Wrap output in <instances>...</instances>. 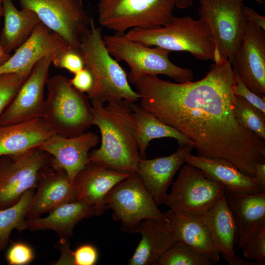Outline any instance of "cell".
<instances>
[{"label": "cell", "instance_id": "obj_14", "mask_svg": "<svg viewBox=\"0 0 265 265\" xmlns=\"http://www.w3.org/2000/svg\"><path fill=\"white\" fill-rule=\"evenodd\" d=\"M236 77L250 91L265 95V30L246 20L240 47L231 62Z\"/></svg>", "mask_w": 265, "mask_h": 265}, {"label": "cell", "instance_id": "obj_7", "mask_svg": "<svg viewBox=\"0 0 265 265\" xmlns=\"http://www.w3.org/2000/svg\"><path fill=\"white\" fill-rule=\"evenodd\" d=\"M176 0H99L98 22L115 34L132 28L153 29L170 22Z\"/></svg>", "mask_w": 265, "mask_h": 265}, {"label": "cell", "instance_id": "obj_6", "mask_svg": "<svg viewBox=\"0 0 265 265\" xmlns=\"http://www.w3.org/2000/svg\"><path fill=\"white\" fill-rule=\"evenodd\" d=\"M103 38L109 54L117 61H124L129 66L127 77L130 83L133 84L144 75H166L178 83L193 80L191 69L180 67L170 61V51L159 47L151 48L124 35H106Z\"/></svg>", "mask_w": 265, "mask_h": 265}, {"label": "cell", "instance_id": "obj_22", "mask_svg": "<svg viewBox=\"0 0 265 265\" xmlns=\"http://www.w3.org/2000/svg\"><path fill=\"white\" fill-rule=\"evenodd\" d=\"M186 162L202 170L213 181L224 186L226 191L236 194H257L265 191L254 176L247 175L230 162L188 154Z\"/></svg>", "mask_w": 265, "mask_h": 265}, {"label": "cell", "instance_id": "obj_16", "mask_svg": "<svg viewBox=\"0 0 265 265\" xmlns=\"http://www.w3.org/2000/svg\"><path fill=\"white\" fill-rule=\"evenodd\" d=\"M69 47L61 36L41 22L28 38L15 50L13 55L0 66V75L30 73L43 57L56 54Z\"/></svg>", "mask_w": 265, "mask_h": 265}, {"label": "cell", "instance_id": "obj_25", "mask_svg": "<svg viewBox=\"0 0 265 265\" xmlns=\"http://www.w3.org/2000/svg\"><path fill=\"white\" fill-rule=\"evenodd\" d=\"M225 194L237 227L236 251L241 249L252 234L265 226V191L252 194L226 191Z\"/></svg>", "mask_w": 265, "mask_h": 265}, {"label": "cell", "instance_id": "obj_20", "mask_svg": "<svg viewBox=\"0 0 265 265\" xmlns=\"http://www.w3.org/2000/svg\"><path fill=\"white\" fill-rule=\"evenodd\" d=\"M106 210L76 200L58 206L46 217L25 219L17 230H51L61 238L67 239L73 235V230L80 221L84 218L100 215Z\"/></svg>", "mask_w": 265, "mask_h": 265}, {"label": "cell", "instance_id": "obj_41", "mask_svg": "<svg viewBox=\"0 0 265 265\" xmlns=\"http://www.w3.org/2000/svg\"><path fill=\"white\" fill-rule=\"evenodd\" d=\"M254 177L260 185L265 189V162L255 164Z\"/></svg>", "mask_w": 265, "mask_h": 265}, {"label": "cell", "instance_id": "obj_27", "mask_svg": "<svg viewBox=\"0 0 265 265\" xmlns=\"http://www.w3.org/2000/svg\"><path fill=\"white\" fill-rule=\"evenodd\" d=\"M126 103L130 110L133 134L142 158H146V150L150 141L154 139L173 138L178 141L180 146L192 144L182 133L161 121L140 105L135 103Z\"/></svg>", "mask_w": 265, "mask_h": 265}, {"label": "cell", "instance_id": "obj_8", "mask_svg": "<svg viewBox=\"0 0 265 265\" xmlns=\"http://www.w3.org/2000/svg\"><path fill=\"white\" fill-rule=\"evenodd\" d=\"M200 18L208 25L214 44V62L231 63L239 49L245 31V0H198Z\"/></svg>", "mask_w": 265, "mask_h": 265}, {"label": "cell", "instance_id": "obj_44", "mask_svg": "<svg viewBox=\"0 0 265 265\" xmlns=\"http://www.w3.org/2000/svg\"><path fill=\"white\" fill-rule=\"evenodd\" d=\"M3 16L2 0H0V18Z\"/></svg>", "mask_w": 265, "mask_h": 265}, {"label": "cell", "instance_id": "obj_5", "mask_svg": "<svg viewBox=\"0 0 265 265\" xmlns=\"http://www.w3.org/2000/svg\"><path fill=\"white\" fill-rule=\"evenodd\" d=\"M127 38L146 46L170 51H184L204 61H214V42L208 24L201 18L173 17L166 25L153 29L134 28L125 33Z\"/></svg>", "mask_w": 265, "mask_h": 265}, {"label": "cell", "instance_id": "obj_39", "mask_svg": "<svg viewBox=\"0 0 265 265\" xmlns=\"http://www.w3.org/2000/svg\"><path fill=\"white\" fill-rule=\"evenodd\" d=\"M243 13L246 20L265 30V17L256 12L252 8L244 6Z\"/></svg>", "mask_w": 265, "mask_h": 265}, {"label": "cell", "instance_id": "obj_21", "mask_svg": "<svg viewBox=\"0 0 265 265\" xmlns=\"http://www.w3.org/2000/svg\"><path fill=\"white\" fill-rule=\"evenodd\" d=\"M131 175L90 161L74 179L77 200L106 209L105 199L107 194Z\"/></svg>", "mask_w": 265, "mask_h": 265}, {"label": "cell", "instance_id": "obj_33", "mask_svg": "<svg viewBox=\"0 0 265 265\" xmlns=\"http://www.w3.org/2000/svg\"><path fill=\"white\" fill-rule=\"evenodd\" d=\"M52 64L56 68L65 69L73 74L85 67L80 51L70 46L55 54Z\"/></svg>", "mask_w": 265, "mask_h": 265}, {"label": "cell", "instance_id": "obj_35", "mask_svg": "<svg viewBox=\"0 0 265 265\" xmlns=\"http://www.w3.org/2000/svg\"><path fill=\"white\" fill-rule=\"evenodd\" d=\"M10 265H25L34 259L32 248L23 242H15L9 248L6 256Z\"/></svg>", "mask_w": 265, "mask_h": 265}, {"label": "cell", "instance_id": "obj_10", "mask_svg": "<svg viewBox=\"0 0 265 265\" xmlns=\"http://www.w3.org/2000/svg\"><path fill=\"white\" fill-rule=\"evenodd\" d=\"M21 8L33 10L41 22L79 50L89 32L92 17L82 0H18Z\"/></svg>", "mask_w": 265, "mask_h": 265}, {"label": "cell", "instance_id": "obj_31", "mask_svg": "<svg viewBox=\"0 0 265 265\" xmlns=\"http://www.w3.org/2000/svg\"><path fill=\"white\" fill-rule=\"evenodd\" d=\"M208 257L183 243L176 242L159 259L156 265H212Z\"/></svg>", "mask_w": 265, "mask_h": 265}, {"label": "cell", "instance_id": "obj_29", "mask_svg": "<svg viewBox=\"0 0 265 265\" xmlns=\"http://www.w3.org/2000/svg\"><path fill=\"white\" fill-rule=\"evenodd\" d=\"M34 189L26 191L14 205L0 209V251L6 249L12 230L18 229L24 220L34 193Z\"/></svg>", "mask_w": 265, "mask_h": 265}, {"label": "cell", "instance_id": "obj_4", "mask_svg": "<svg viewBox=\"0 0 265 265\" xmlns=\"http://www.w3.org/2000/svg\"><path fill=\"white\" fill-rule=\"evenodd\" d=\"M41 120L53 134L74 137L92 125V106L87 95L76 89L70 79L60 74L48 78Z\"/></svg>", "mask_w": 265, "mask_h": 265}, {"label": "cell", "instance_id": "obj_45", "mask_svg": "<svg viewBox=\"0 0 265 265\" xmlns=\"http://www.w3.org/2000/svg\"><path fill=\"white\" fill-rule=\"evenodd\" d=\"M255 0L258 3H259L261 6L263 5V4L264 3V2L263 0Z\"/></svg>", "mask_w": 265, "mask_h": 265}, {"label": "cell", "instance_id": "obj_36", "mask_svg": "<svg viewBox=\"0 0 265 265\" xmlns=\"http://www.w3.org/2000/svg\"><path fill=\"white\" fill-rule=\"evenodd\" d=\"M236 81L233 87L234 95L240 97L265 114V96H259L248 89L236 77Z\"/></svg>", "mask_w": 265, "mask_h": 265}, {"label": "cell", "instance_id": "obj_13", "mask_svg": "<svg viewBox=\"0 0 265 265\" xmlns=\"http://www.w3.org/2000/svg\"><path fill=\"white\" fill-rule=\"evenodd\" d=\"M54 54L45 56L35 65L14 98L0 115V126L42 118L44 90Z\"/></svg>", "mask_w": 265, "mask_h": 265}, {"label": "cell", "instance_id": "obj_19", "mask_svg": "<svg viewBox=\"0 0 265 265\" xmlns=\"http://www.w3.org/2000/svg\"><path fill=\"white\" fill-rule=\"evenodd\" d=\"M200 215L210 231L216 249L229 265H264L257 261H246L236 255L235 246L237 244V227L225 194Z\"/></svg>", "mask_w": 265, "mask_h": 265}, {"label": "cell", "instance_id": "obj_1", "mask_svg": "<svg viewBox=\"0 0 265 265\" xmlns=\"http://www.w3.org/2000/svg\"><path fill=\"white\" fill-rule=\"evenodd\" d=\"M231 62H214L202 79L175 83L144 75L134 82L139 105L192 143L197 155L222 159L254 176L265 162V140L242 127L233 112Z\"/></svg>", "mask_w": 265, "mask_h": 265}, {"label": "cell", "instance_id": "obj_42", "mask_svg": "<svg viewBox=\"0 0 265 265\" xmlns=\"http://www.w3.org/2000/svg\"><path fill=\"white\" fill-rule=\"evenodd\" d=\"M194 0H176V6L180 9H185L190 6Z\"/></svg>", "mask_w": 265, "mask_h": 265}, {"label": "cell", "instance_id": "obj_11", "mask_svg": "<svg viewBox=\"0 0 265 265\" xmlns=\"http://www.w3.org/2000/svg\"><path fill=\"white\" fill-rule=\"evenodd\" d=\"M171 186L164 204L178 212L197 215L210 209L226 192L224 186L186 162Z\"/></svg>", "mask_w": 265, "mask_h": 265}, {"label": "cell", "instance_id": "obj_37", "mask_svg": "<svg viewBox=\"0 0 265 265\" xmlns=\"http://www.w3.org/2000/svg\"><path fill=\"white\" fill-rule=\"evenodd\" d=\"M73 257L74 265H94L97 261L98 254L94 246L86 244L73 251Z\"/></svg>", "mask_w": 265, "mask_h": 265}, {"label": "cell", "instance_id": "obj_26", "mask_svg": "<svg viewBox=\"0 0 265 265\" xmlns=\"http://www.w3.org/2000/svg\"><path fill=\"white\" fill-rule=\"evenodd\" d=\"M52 134L41 118L0 126V157L39 147Z\"/></svg>", "mask_w": 265, "mask_h": 265}, {"label": "cell", "instance_id": "obj_43", "mask_svg": "<svg viewBox=\"0 0 265 265\" xmlns=\"http://www.w3.org/2000/svg\"><path fill=\"white\" fill-rule=\"evenodd\" d=\"M11 54L5 52L0 46V66L4 63L10 57Z\"/></svg>", "mask_w": 265, "mask_h": 265}, {"label": "cell", "instance_id": "obj_17", "mask_svg": "<svg viewBox=\"0 0 265 265\" xmlns=\"http://www.w3.org/2000/svg\"><path fill=\"white\" fill-rule=\"evenodd\" d=\"M36 187L26 219L40 216L60 205L77 200L74 182L63 169L54 165L51 160L42 171Z\"/></svg>", "mask_w": 265, "mask_h": 265}, {"label": "cell", "instance_id": "obj_2", "mask_svg": "<svg viewBox=\"0 0 265 265\" xmlns=\"http://www.w3.org/2000/svg\"><path fill=\"white\" fill-rule=\"evenodd\" d=\"M92 125L100 132L101 144L89 154L90 161L132 174L141 158L126 101L104 103L90 101Z\"/></svg>", "mask_w": 265, "mask_h": 265}, {"label": "cell", "instance_id": "obj_3", "mask_svg": "<svg viewBox=\"0 0 265 265\" xmlns=\"http://www.w3.org/2000/svg\"><path fill=\"white\" fill-rule=\"evenodd\" d=\"M79 51L85 67L92 73L94 86L87 94L90 101L104 103L139 100L136 92L131 87L127 74L108 52L102 29L92 18L90 28L83 39Z\"/></svg>", "mask_w": 265, "mask_h": 265}, {"label": "cell", "instance_id": "obj_34", "mask_svg": "<svg viewBox=\"0 0 265 265\" xmlns=\"http://www.w3.org/2000/svg\"><path fill=\"white\" fill-rule=\"evenodd\" d=\"M241 249L242 255L252 261L265 263V226L252 234Z\"/></svg>", "mask_w": 265, "mask_h": 265}, {"label": "cell", "instance_id": "obj_32", "mask_svg": "<svg viewBox=\"0 0 265 265\" xmlns=\"http://www.w3.org/2000/svg\"><path fill=\"white\" fill-rule=\"evenodd\" d=\"M30 73L0 75V115L14 98Z\"/></svg>", "mask_w": 265, "mask_h": 265}, {"label": "cell", "instance_id": "obj_38", "mask_svg": "<svg viewBox=\"0 0 265 265\" xmlns=\"http://www.w3.org/2000/svg\"><path fill=\"white\" fill-rule=\"evenodd\" d=\"M71 84L82 93H89L92 89L94 80L91 71L86 67L74 74L70 79Z\"/></svg>", "mask_w": 265, "mask_h": 265}, {"label": "cell", "instance_id": "obj_30", "mask_svg": "<svg viewBox=\"0 0 265 265\" xmlns=\"http://www.w3.org/2000/svg\"><path fill=\"white\" fill-rule=\"evenodd\" d=\"M233 112L242 127L265 140V114L243 98L235 95Z\"/></svg>", "mask_w": 265, "mask_h": 265}, {"label": "cell", "instance_id": "obj_24", "mask_svg": "<svg viewBox=\"0 0 265 265\" xmlns=\"http://www.w3.org/2000/svg\"><path fill=\"white\" fill-rule=\"evenodd\" d=\"M163 213L168 220L176 241L192 248L215 263L219 262L220 255L200 215L178 212L171 209Z\"/></svg>", "mask_w": 265, "mask_h": 265}, {"label": "cell", "instance_id": "obj_23", "mask_svg": "<svg viewBox=\"0 0 265 265\" xmlns=\"http://www.w3.org/2000/svg\"><path fill=\"white\" fill-rule=\"evenodd\" d=\"M134 233L140 234L141 238L128 262L129 265H156L176 241L168 222L154 219L142 221Z\"/></svg>", "mask_w": 265, "mask_h": 265}, {"label": "cell", "instance_id": "obj_28", "mask_svg": "<svg viewBox=\"0 0 265 265\" xmlns=\"http://www.w3.org/2000/svg\"><path fill=\"white\" fill-rule=\"evenodd\" d=\"M2 6L4 24L0 46L10 53L28 38L41 21L33 10L26 8L19 10L12 0H2Z\"/></svg>", "mask_w": 265, "mask_h": 265}, {"label": "cell", "instance_id": "obj_9", "mask_svg": "<svg viewBox=\"0 0 265 265\" xmlns=\"http://www.w3.org/2000/svg\"><path fill=\"white\" fill-rule=\"evenodd\" d=\"M105 205L112 210L114 219L121 222L122 230L129 233H133L145 219L168 222L137 173L119 182L109 192Z\"/></svg>", "mask_w": 265, "mask_h": 265}, {"label": "cell", "instance_id": "obj_12", "mask_svg": "<svg viewBox=\"0 0 265 265\" xmlns=\"http://www.w3.org/2000/svg\"><path fill=\"white\" fill-rule=\"evenodd\" d=\"M52 156L39 147L24 153L0 157V209L18 202L27 190L36 187Z\"/></svg>", "mask_w": 265, "mask_h": 265}, {"label": "cell", "instance_id": "obj_40", "mask_svg": "<svg viewBox=\"0 0 265 265\" xmlns=\"http://www.w3.org/2000/svg\"><path fill=\"white\" fill-rule=\"evenodd\" d=\"M61 242L63 244L62 246V253L60 258L56 262V265H73V251H72L69 246V244L66 242V239L61 238Z\"/></svg>", "mask_w": 265, "mask_h": 265}, {"label": "cell", "instance_id": "obj_15", "mask_svg": "<svg viewBox=\"0 0 265 265\" xmlns=\"http://www.w3.org/2000/svg\"><path fill=\"white\" fill-rule=\"evenodd\" d=\"M99 136L86 131L74 137L52 134L39 148L52 156V162L63 169L74 182L78 173L89 162L91 150L99 143Z\"/></svg>", "mask_w": 265, "mask_h": 265}, {"label": "cell", "instance_id": "obj_18", "mask_svg": "<svg viewBox=\"0 0 265 265\" xmlns=\"http://www.w3.org/2000/svg\"><path fill=\"white\" fill-rule=\"evenodd\" d=\"M193 149V144L188 143L180 146L167 156L140 159L136 173L158 206L164 204L175 175L186 163V156Z\"/></svg>", "mask_w": 265, "mask_h": 265}]
</instances>
